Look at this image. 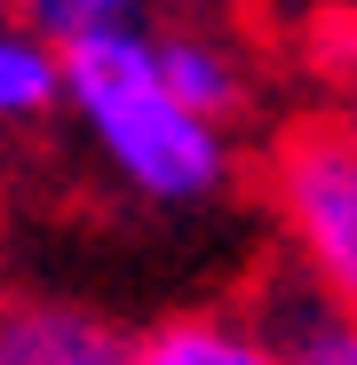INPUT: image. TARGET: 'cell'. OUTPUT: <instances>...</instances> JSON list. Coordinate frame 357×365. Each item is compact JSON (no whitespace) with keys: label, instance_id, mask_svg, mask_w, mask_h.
Instances as JSON below:
<instances>
[{"label":"cell","instance_id":"6da1fadb","mask_svg":"<svg viewBox=\"0 0 357 365\" xmlns=\"http://www.w3.org/2000/svg\"><path fill=\"white\" fill-rule=\"evenodd\" d=\"M64 128L135 207L199 215L238 191V128L199 119L167 88L151 56V24L64 48Z\"/></svg>","mask_w":357,"mask_h":365},{"label":"cell","instance_id":"7a4b0ae2","mask_svg":"<svg viewBox=\"0 0 357 365\" xmlns=\"http://www.w3.org/2000/svg\"><path fill=\"white\" fill-rule=\"evenodd\" d=\"M262 207L286 247V286L357 318V135L341 111H302L270 135Z\"/></svg>","mask_w":357,"mask_h":365},{"label":"cell","instance_id":"3957f363","mask_svg":"<svg viewBox=\"0 0 357 365\" xmlns=\"http://www.w3.org/2000/svg\"><path fill=\"white\" fill-rule=\"evenodd\" d=\"M0 365H143V334L80 294H9Z\"/></svg>","mask_w":357,"mask_h":365},{"label":"cell","instance_id":"277c9868","mask_svg":"<svg viewBox=\"0 0 357 365\" xmlns=\"http://www.w3.org/2000/svg\"><path fill=\"white\" fill-rule=\"evenodd\" d=\"M151 56H159V72L167 88L183 96L199 119H214V128H238L254 103H262V64H254V48L247 40H230L214 24H151Z\"/></svg>","mask_w":357,"mask_h":365},{"label":"cell","instance_id":"5b68a950","mask_svg":"<svg viewBox=\"0 0 357 365\" xmlns=\"http://www.w3.org/2000/svg\"><path fill=\"white\" fill-rule=\"evenodd\" d=\"M143 365H286L278 326L254 302H207V310L159 318L143 334Z\"/></svg>","mask_w":357,"mask_h":365},{"label":"cell","instance_id":"8992f818","mask_svg":"<svg viewBox=\"0 0 357 365\" xmlns=\"http://www.w3.org/2000/svg\"><path fill=\"white\" fill-rule=\"evenodd\" d=\"M64 119V48H48L0 0V135H40Z\"/></svg>","mask_w":357,"mask_h":365},{"label":"cell","instance_id":"52a82bcc","mask_svg":"<svg viewBox=\"0 0 357 365\" xmlns=\"http://www.w3.org/2000/svg\"><path fill=\"white\" fill-rule=\"evenodd\" d=\"M262 310H270V326H278L286 365H357V318L326 310V302L294 294V286H278Z\"/></svg>","mask_w":357,"mask_h":365},{"label":"cell","instance_id":"ba28073f","mask_svg":"<svg viewBox=\"0 0 357 365\" xmlns=\"http://www.w3.org/2000/svg\"><path fill=\"white\" fill-rule=\"evenodd\" d=\"M9 9L48 40V48H80L95 32H128V24H151L159 0H9Z\"/></svg>","mask_w":357,"mask_h":365},{"label":"cell","instance_id":"9c48e42d","mask_svg":"<svg viewBox=\"0 0 357 365\" xmlns=\"http://www.w3.org/2000/svg\"><path fill=\"white\" fill-rule=\"evenodd\" d=\"M341 128H349V135H357V88H349V103H341Z\"/></svg>","mask_w":357,"mask_h":365},{"label":"cell","instance_id":"30bf717a","mask_svg":"<svg viewBox=\"0 0 357 365\" xmlns=\"http://www.w3.org/2000/svg\"><path fill=\"white\" fill-rule=\"evenodd\" d=\"M0 302H9V294H0Z\"/></svg>","mask_w":357,"mask_h":365}]
</instances>
